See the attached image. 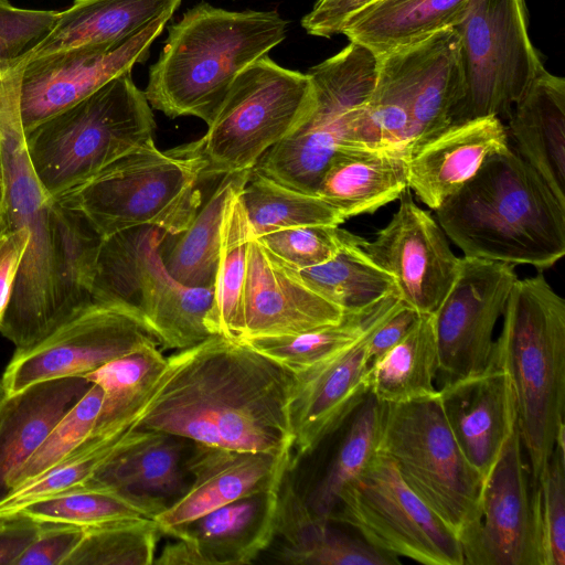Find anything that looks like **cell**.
I'll use <instances>...</instances> for the list:
<instances>
[{"label": "cell", "mask_w": 565, "mask_h": 565, "mask_svg": "<svg viewBox=\"0 0 565 565\" xmlns=\"http://www.w3.org/2000/svg\"><path fill=\"white\" fill-rule=\"evenodd\" d=\"M152 343L157 341L132 310L92 299L38 342L15 349L0 380L4 396L42 381L83 377Z\"/></svg>", "instance_id": "13"}, {"label": "cell", "mask_w": 565, "mask_h": 565, "mask_svg": "<svg viewBox=\"0 0 565 565\" xmlns=\"http://www.w3.org/2000/svg\"><path fill=\"white\" fill-rule=\"evenodd\" d=\"M438 397L457 445L484 480L518 427L509 373L489 363L481 372L443 383Z\"/></svg>", "instance_id": "21"}, {"label": "cell", "mask_w": 565, "mask_h": 565, "mask_svg": "<svg viewBox=\"0 0 565 565\" xmlns=\"http://www.w3.org/2000/svg\"><path fill=\"white\" fill-rule=\"evenodd\" d=\"M508 119L515 152L565 204V79L544 70Z\"/></svg>", "instance_id": "25"}, {"label": "cell", "mask_w": 565, "mask_h": 565, "mask_svg": "<svg viewBox=\"0 0 565 565\" xmlns=\"http://www.w3.org/2000/svg\"><path fill=\"white\" fill-rule=\"evenodd\" d=\"M358 235L334 225H309L280 230L257 237L280 260L300 271L333 258Z\"/></svg>", "instance_id": "44"}, {"label": "cell", "mask_w": 565, "mask_h": 565, "mask_svg": "<svg viewBox=\"0 0 565 565\" xmlns=\"http://www.w3.org/2000/svg\"><path fill=\"white\" fill-rule=\"evenodd\" d=\"M26 61L0 76L1 211L8 228L23 231L29 237L0 324V333L15 349L32 345L55 327L53 200L32 167L20 115V84Z\"/></svg>", "instance_id": "5"}, {"label": "cell", "mask_w": 565, "mask_h": 565, "mask_svg": "<svg viewBox=\"0 0 565 565\" xmlns=\"http://www.w3.org/2000/svg\"><path fill=\"white\" fill-rule=\"evenodd\" d=\"M241 198L255 237L300 226H339L345 221L319 196L285 186L255 169Z\"/></svg>", "instance_id": "38"}, {"label": "cell", "mask_w": 565, "mask_h": 565, "mask_svg": "<svg viewBox=\"0 0 565 565\" xmlns=\"http://www.w3.org/2000/svg\"><path fill=\"white\" fill-rule=\"evenodd\" d=\"M470 1L374 0L345 19L341 34L379 55L454 28Z\"/></svg>", "instance_id": "29"}, {"label": "cell", "mask_w": 565, "mask_h": 565, "mask_svg": "<svg viewBox=\"0 0 565 565\" xmlns=\"http://www.w3.org/2000/svg\"><path fill=\"white\" fill-rule=\"evenodd\" d=\"M169 19L163 15L153 20L119 46L85 44L28 58L20 84L24 132L147 60Z\"/></svg>", "instance_id": "16"}, {"label": "cell", "mask_w": 565, "mask_h": 565, "mask_svg": "<svg viewBox=\"0 0 565 565\" xmlns=\"http://www.w3.org/2000/svg\"><path fill=\"white\" fill-rule=\"evenodd\" d=\"M166 507L162 497L89 482L29 504L17 515L38 524L88 529L116 521L153 520Z\"/></svg>", "instance_id": "31"}, {"label": "cell", "mask_w": 565, "mask_h": 565, "mask_svg": "<svg viewBox=\"0 0 565 565\" xmlns=\"http://www.w3.org/2000/svg\"><path fill=\"white\" fill-rule=\"evenodd\" d=\"M40 526L21 515L0 520V565H15L36 537Z\"/></svg>", "instance_id": "49"}, {"label": "cell", "mask_w": 565, "mask_h": 565, "mask_svg": "<svg viewBox=\"0 0 565 565\" xmlns=\"http://www.w3.org/2000/svg\"><path fill=\"white\" fill-rule=\"evenodd\" d=\"M102 403L103 390L92 384L82 398L52 428L31 457L10 476V491L42 476L76 448L95 428Z\"/></svg>", "instance_id": "42"}, {"label": "cell", "mask_w": 565, "mask_h": 565, "mask_svg": "<svg viewBox=\"0 0 565 565\" xmlns=\"http://www.w3.org/2000/svg\"><path fill=\"white\" fill-rule=\"evenodd\" d=\"M90 385L84 377H62L4 396L0 407V500L10 491V476L31 457Z\"/></svg>", "instance_id": "26"}, {"label": "cell", "mask_w": 565, "mask_h": 565, "mask_svg": "<svg viewBox=\"0 0 565 565\" xmlns=\"http://www.w3.org/2000/svg\"><path fill=\"white\" fill-rule=\"evenodd\" d=\"M460 40L465 96L451 126L508 116L545 67L527 29L525 0H471L454 26Z\"/></svg>", "instance_id": "11"}, {"label": "cell", "mask_w": 565, "mask_h": 565, "mask_svg": "<svg viewBox=\"0 0 565 565\" xmlns=\"http://www.w3.org/2000/svg\"><path fill=\"white\" fill-rule=\"evenodd\" d=\"M182 0H75L58 13L50 33L34 47L38 57L85 44L119 46L153 20L172 17Z\"/></svg>", "instance_id": "27"}, {"label": "cell", "mask_w": 565, "mask_h": 565, "mask_svg": "<svg viewBox=\"0 0 565 565\" xmlns=\"http://www.w3.org/2000/svg\"><path fill=\"white\" fill-rule=\"evenodd\" d=\"M281 481L200 516L173 537L192 541L205 565L250 564L276 535Z\"/></svg>", "instance_id": "24"}, {"label": "cell", "mask_w": 565, "mask_h": 565, "mask_svg": "<svg viewBox=\"0 0 565 565\" xmlns=\"http://www.w3.org/2000/svg\"><path fill=\"white\" fill-rule=\"evenodd\" d=\"M434 211L466 257L542 271L565 255V204L510 147Z\"/></svg>", "instance_id": "2"}, {"label": "cell", "mask_w": 565, "mask_h": 565, "mask_svg": "<svg viewBox=\"0 0 565 565\" xmlns=\"http://www.w3.org/2000/svg\"><path fill=\"white\" fill-rule=\"evenodd\" d=\"M379 324L323 362L292 375L290 418L298 459L312 454L370 394L369 338Z\"/></svg>", "instance_id": "19"}, {"label": "cell", "mask_w": 565, "mask_h": 565, "mask_svg": "<svg viewBox=\"0 0 565 565\" xmlns=\"http://www.w3.org/2000/svg\"><path fill=\"white\" fill-rule=\"evenodd\" d=\"M542 565L565 564V435L561 436L531 488Z\"/></svg>", "instance_id": "43"}, {"label": "cell", "mask_w": 565, "mask_h": 565, "mask_svg": "<svg viewBox=\"0 0 565 565\" xmlns=\"http://www.w3.org/2000/svg\"><path fill=\"white\" fill-rule=\"evenodd\" d=\"M287 25L275 10L231 11L198 3L169 28L149 70L148 103L170 118L194 116L210 125L235 77L281 43Z\"/></svg>", "instance_id": "3"}, {"label": "cell", "mask_w": 565, "mask_h": 565, "mask_svg": "<svg viewBox=\"0 0 565 565\" xmlns=\"http://www.w3.org/2000/svg\"><path fill=\"white\" fill-rule=\"evenodd\" d=\"M419 316L402 302L373 330L369 338L371 365L406 335Z\"/></svg>", "instance_id": "48"}, {"label": "cell", "mask_w": 565, "mask_h": 565, "mask_svg": "<svg viewBox=\"0 0 565 565\" xmlns=\"http://www.w3.org/2000/svg\"><path fill=\"white\" fill-rule=\"evenodd\" d=\"M161 531L152 519H135L84 529L63 565H151Z\"/></svg>", "instance_id": "41"}, {"label": "cell", "mask_w": 565, "mask_h": 565, "mask_svg": "<svg viewBox=\"0 0 565 565\" xmlns=\"http://www.w3.org/2000/svg\"><path fill=\"white\" fill-rule=\"evenodd\" d=\"M382 403L371 394L355 409L324 475L307 498L310 510L329 522L341 491L366 467L376 452Z\"/></svg>", "instance_id": "39"}, {"label": "cell", "mask_w": 565, "mask_h": 565, "mask_svg": "<svg viewBox=\"0 0 565 565\" xmlns=\"http://www.w3.org/2000/svg\"><path fill=\"white\" fill-rule=\"evenodd\" d=\"M508 147V131L499 117L450 126L409 154L408 188L436 210L477 173L489 156Z\"/></svg>", "instance_id": "22"}, {"label": "cell", "mask_w": 565, "mask_h": 565, "mask_svg": "<svg viewBox=\"0 0 565 565\" xmlns=\"http://www.w3.org/2000/svg\"><path fill=\"white\" fill-rule=\"evenodd\" d=\"M250 171L223 175L186 230L173 236L174 244L167 253L161 250L166 268L177 281L191 287H214L225 209L231 198L244 189Z\"/></svg>", "instance_id": "33"}, {"label": "cell", "mask_w": 565, "mask_h": 565, "mask_svg": "<svg viewBox=\"0 0 565 565\" xmlns=\"http://www.w3.org/2000/svg\"><path fill=\"white\" fill-rule=\"evenodd\" d=\"M182 438L146 430L115 456L92 480L121 490L164 498L181 490Z\"/></svg>", "instance_id": "35"}, {"label": "cell", "mask_w": 565, "mask_h": 565, "mask_svg": "<svg viewBox=\"0 0 565 565\" xmlns=\"http://www.w3.org/2000/svg\"><path fill=\"white\" fill-rule=\"evenodd\" d=\"M348 0H317L313 8L301 20L308 34L331 38L338 32V21Z\"/></svg>", "instance_id": "50"}, {"label": "cell", "mask_w": 565, "mask_h": 565, "mask_svg": "<svg viewBox=\"0 0 565 565\" xmlns=\"http://www.w3.org/2000/svg\"><path fill=\"white\" fill-rule=\"evenodd\" d=\"M146 412L142 402L127 416L96 425L90 434L56 466L42 476L12 489L0 500V520L15 516L21 510L56 493L82 487L119 452L145 433L138 423Z\"/></svg>", "instance_id": "28"}, {"label": "cell", "mask_w": 565, "mask_h": 565, "mask_svg": "<svg viewBox=\"0 0 565 565\" xmlns=\"http://www.w3.org/2000/svg\"><path fill=\"white\" fill-rule=\"evenodd\" d=\"M376 71L377 56L351 41L309 68L316 97L312 111L289 136L269 148L253 169L285 186L316 195L323 171L344 146L354 113L374 87Z\"/></svg>", "instance_id": "10"}, {"label": "cell", "mask_w": 565, "mask_h": 565, "mask_svg": "<svg viewBox=\"0 0 565 565\" xmlns=\"http://www.w3.org/2000/svg\"><path fill=\"white\" fill-rule=\"evenodd\" d=\"M242 191L231 198L225 209L214 301L206 318V327L211 335L230 339H238L241 334L248 245L254 236L242 202Z\"/></svg>", "instance_id": "36"}, {"label": "cell", "mask_w": 565, "mask_h": 565, "mask_svg": "<svg viewBox=\"0 0 565 565\" xmlns=\"http://www.w3.org/2000/svg\"><path fill=\"white\" fill-rule=\"evenodd\" d=\"M438 344L433 315H420L406 335L370 369V394L380 403H405L438 394Z\"/></svg>", "instance_id": "32"}, {"label": "cell", "mask_w": 565, "mask_h": 565, "mask_svg": "<svg viewBox=\"0 0 565 565\" xmlns=\"http://www.w3.org/2000/svg\"><path fill=\"white\" fill-rule=\"evenodd\" d=\"M516 279L513 265L461 257L457 279L434 313L443 383L488 366L494 328Z\"/></svg>", "instance_id": "14"}, {"label": "cell", "mask_w": 565, "mask_h": 565, "mask_svg": "<svg viewBox=\"0 0 565 565\" xmlns=\"http://www.w3.org/2000/svg\"><path fill=\"white\" fill-rule=\"evenodd\" d=\"M292 451L279 455L195 443L185 463L191 486L153 519L162 534L175 533L200 516L279 483L294 466Z\"/></svg>", "instance_id": "20"}, {"label": "cell", "mask_w": 565, "mask_h": 565, "mask_svg": "<svg viewBox=\"0 0 565 565\" xmlns=\"http://www.w3.org/2000/svg\"><path fill=\"white\" fill-rule=\"evenodd\" d=\"M315 102L307 73L264 55L235 77L206 132L181 148L202 163L201 181L252 170L303 122Z\"/></svg>", "instance_id": "8"}, {"label": "cell", "mask_w": 565, "mask_h": 565, "mask_svg": "<svg viewBox=\"0 0 565 565\" xmlns=\"http://www.w3.org/2000/svg\"><path fill=\"white\" fill-rule=\"evenodd\" d=\"M361 247L394 278L399 300L419 315L436 312L460 270L461 257L451 250L437 220L415 203L409 188L390 222Z\"/></svg>", "instance_id": "15"}, {"label": "cell", "mask_w": 565, "mask_h": 565, "mask_svg": "<svg viewBox=\"0 0 565 565\" xmlns=\"http://www.w3.org/2000/svg\"><path fill=\"white\" fill-rule=\"evenodd\" d=\"M376 451L387 457L406 486L461 542L478 523L483 479L457 445L438 394L382 403Z\"/></svg>", "instance_id": "9"}, {"label": "cell", "mask_w": 565, "mask_h": 565, "mask_svg": "<svg viewBox=\"0 0 565 565\" xmlns=\"http://www.w3.org/2000/svg\"><path fill=\"white\" fill-rule=\"evenodd\" d=\"M58 11L22 9L0 0V76L30 57L54 26Z\"/></svg>", "instance_id": "45"}, {"label": "cell", "mask_w": 565, "mask_h": 565, "mask_svg": "<svg viewBox=\"0 0 565 565\" xmlns=\"http://www.w3.org/2000/svg\"><path fill=\"white\" fill-rule=\"evenodd\" d=\"M330 523L354 529L370 545L425 565H463L458 535L375 452L340 493Z\"/></svg>", "instance_id": "12"}, {"label": "cell", "mask_w": 565, "mask_h": 565, "mask_svg": "<svg viewBox=\"0 0 565 565\" xmlns=\"http://www.w3.org/2000/svg\"><path fill=\"white\" fill-rule=\"evenodd\" d=\"M1 203V202H0ZM6 226V220L3 217V214H2V211H1V204H0V233L2 232V230Z\"/></svg>", "instance_id": "52"}, {"label": "cell", "mask_w": 565, "mask_h": 565, "mask_svg": "<svg viewBox=\"0 0 565 565\" xmlns=\"http://www.w3.org/2000/svg\"><path fill=\"white\" fill-rule=\"evenodd\" d=\"M145 92L127 71L25 132L35 174L52 200L153 139Z\"/></svg>", "instance_id": "6"}, {"label": "cell", "mask_w": 565, "mask_h": 565, "mask_svg": "<svg viewBox=\"0 0 565 565\" xmlns=\"http://www.w3.org/2000/svg\"><path fill=\"white\" fill-rule=\"evenodd\" d=\"M363 241L358 236L330 260L299 271L312 290L344 311L360 310L397 295L394 278L365 254Z\"/></svg>", "instance_id": "37"}, {"label": "cell", "mask_w": 565, "mask_h": 565, "mask_svg": "<svg viewBox=\"0 0 565 565\" xmlns=\"http://www.w3.org/2000/svg\"><path fill=\"white\" fill-rule=\"evenodd\" d=\"M294 376L239 339L210 335L168 356L139 429L236 450L292 451Z\"/></svg>", "instance_id": "1"}, {"label": "cell", "mask_w": 565, "mask_h": 565, "mask_svg": "<svg viewBox=\"0 0 565 565\" xmlns=\"http://www.w3.org/2000/svg\"><path fill=\"white\" fill-rule=\"evenodd\" d=\"M344 315L312 290L298 270L252 237L238 339L292 335L339 323Z\"/></svg>", "instance_id": "18"}, {"label": "cell", "mask_w": 565, "mask_h": 565, "mask_svg": "<svg viewBox=\"0 0 565 565\" xmlns=\"http://www.w3.org/2000/svg\"><path fill=\"white\" fill-rule=\"evenodd\" d=\"M201 173L181 146L161 151L151 139L54 201L81 212L102 238L138 226L174 236L202 204Z\"/></svg>", "instance_id": "7"}, {"label": "cell", "mask_w": 565, "mask_h": 565, "mask_svg": "<svg viewBox=\"0 0 565 565\" xmlns=\"http://www.w3.org/2000/svg\"><path fill=\"white\" fill-rule=\"evenodd\" d=\"M408 157L396 148L342 147L323 171L316 195L344 220L374 213L408 188Z\"/></svg>", "instance_id": "23"}, {"label": "cell", "mask_w": 565, "mask_h": 565, "mask_svg": "<svg viewBox=\"0 0 565 565\" xmlns=\"http://www.w3.org/2000/svg\"><path fill=\"white\" fill-rule=\"evenodd\" d=\"M168 358L157 343L115 359L84 375L103 390V403L96 425L127 416L142 403L167 366Z\"/></svg>", "instance_id": "40"}, {"label": "cell", "mask_w": 565, "mask_h": 565, "mask_svg": "<svg viewBox=\"0 0 565 565\" xmlns=\"http://www.w3.org/2000/svg\"><path fill=\"white\" fill-rule=\"evenodd\" d=\"M374 0H348V2L344 4V7L341 10L339 21H338V32L341 34L342 25L345 21V19L355 12L356 10L363 8L367 3L372 2Z\"/></svg>", "instance_id": "51"}, {"label": "cell", "mask_w": 565, "mask_h": 565, "mask_svg": "<svg viewBox=\"0 0 565 565\" xmlns=\"http://www.w3.org/2000/svg\"><path fill=\"white\" fill-rule=\"evenodd\" d=\"M3 399H4V392H3L1 381H0V407H1Z\"/></svg>", "instance_id": "53"}, {"label": "cell", "mask_w": 565, "mask_h": 565, "mask_svg": "<svg viewBox=\"0 0 565 565\" xmlns=\"http://www.w3.org/2000/svg\"><path fill=\"white\" fill-rule=\"evenodd\" d=\"M402 301L396 294L360 310L345 311L335 324L306 332L239 339L292 375L301 373L358 341L391 315Z\"/></svg>", "instance_id": "34"}, {"label": "cell", "mask_w": 565, "mask_h": 565, "mask_svg": "<svg viewBox=\"0 0 565 565\" xmlns=\"http://www.w3.org/2000/svg\"><path fill=\"white\" fill-rule=\"evenodd\" d=\"M29 242L23 231L4 226L0 233V324L8 308L15 278Z\"/></svg>", "instance_id": "47"}, {"label": "cell", "mask_w": 565, "mask_h": 565, "mask_svg": "<svg viewBox=\"0 0 565 565\" xmlns=\"http://www.w3.org/2000/svg\"><path fill=\"white\" fill-rule=\"evenodd\" d=\"M50 216L55 266L54 320L57 327L92 300L103 238L81 212L57 201H52Z\"/></svg>", "instance_id": "30"}, {"label": "cell", "mask_w": 565, "mask_h": 565, "mask_svg": "<svg viewBox=\"0 0 565 565\" xmlns=\"http://www.w3.org/2000/svg\"><path fill=\"white\" fill-rule=\"evenodd\" d=\"M523 450L516 427L483 480L478 523L460 542L465 564L542 565Z\"/></svg>", "instance_id": "17"}, {"label": "cell", "mask_w": 565, "mask_h": 565, "mask_svg": "<svg viewBox=\"0 0 565 565\" xmlns=\"http://www.w3.org/2000/svg\"><path fill=\"white\" fill-rule=\"evenodd\" d=\"M489 363L510 375L531 488L565 435V300L542 271L516 279Z\"/></svg>", "instance_id": "4"}, {"label": "cell", "mask_w": 565, "mask_h": 565, "mask_svg": "<svg viewBox=\"0 0 565 565\" xmlns=\"http://www.w3.org/2000/svg\"><path fill=\"white\" fill-rule=\"evenodd\" d=\"M84 534V529L41 524L40 531L15 565H63Z\"/></svg>", "instance_id": "46"}]
</instances>
